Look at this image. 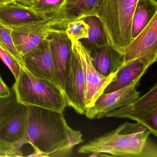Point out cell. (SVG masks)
Masks as SVG:
<instances>
[{
  "mask_svg": "<svg viewBox=\"0 0 157 157\" xmlns=\"http://www.w3.org/2000/svg\"><path fill=\"white\" fill-rule=\"evenodd\" d=\"M140 79L124 88L108 93H102L94 105L87 107L84 114L89 119H100L105 117L108 113L130 104L140 97L137 86Z\"/></svg>",
  "mask_w": 157,
  "mask_h": 157,
  "instance_id": "ba28073f",
  "label": "cell"
},
{
  "mask_svg": "<svg viewBox=\"0 0 157 157\" xmlns=\"http://www.w3.org/2000/svg\"><path fill=\"white\" fill-rule=\"evenodd\" d=\"M88 54L95 70L105 77L116 73L124 65V55L109 44L94 48Z\"/></svg>",
  "mask_w": 157,
  "mask_h": 157,
  "instance_id": "e0dca14e",
  "label": "cell"
},
{
  "mask_svg": "<svg viewBox=\"0 0 157 157\" xmlns=\"http://www.w3.org/2000/svg\"><path fill=\"white\" fill-rule=\"evenodd\" d=\"M71 43L72 48L78 56L84 76L86 108L91 107L94 105L97 98L103 93L117 71L106 77L101 75L93 66L89 54L80 41Z\"/></svg>",
  "mask_w": 157,
  "mask_h": 157,
  "instance_id": "52a82bcc",
  "label": "cell"
},
{
  "mask_svg": "<svg viewBox=\"0 0 157 157\" xmlns=\"http://www.w3.org/2000/svg\"><path fill=\"white\" fill-rule=\"evenodd\" d=\"M34 0H17L18 2H20L21 4H24L27 6H29L30 3Z\"/></svg>",
  "mask_w": 157,
  "mask_h": 157,
  "instance_id": "83f0119b",
  "label": "cell"
},
{
  "mask_svg": "<svg viewBox=\"0 0 157 157\" xmlns=\"http://www.w3.org/2000/svg\"><path fill=\"white\" fill-rule=\"evenodd\" d=\"M0 58L9 68L14 76L15 80L19 77L21 68L22 66L20 62L7 49L0 44Z\"/></svg>",
  "mask_w": 157,
  "mask_h": 157,
  "instance_id": "603a6c76",
  "label": "cell"
},
{
  "mask_svg": "<svg viewBox=\"0 0 157 157\" xmlns=\"http://www.w3.org/2000/svg\"><path fill=\"white\" fill-rule=\"evenodd\" d=\"M19 103L63 113L67 106L62 90L48 81L38 78L21 67L12 88Z\"/></svg>",
  "mask_w": 157,
  "mask_h": 157,
  "instance_id": "3957f363",
  "label": "cell"
},
{
  "mask_svg": "<svg viewBox=\"0 0 157 157\" xmlns=\"http://www.w3.org/2000/svg\"><path fill=\"white\" fill-rule=\"evenodd\" d=\"M102 0H65L56 12L48 15L51 28L65 30L68 24L84 17H98Z\"/></svg>",
  "mask_w": 157,
  "mask_h": 157,
  "instance_id": "9c48e42d",
  "label": "cell"
},
{
  "mask_svg": "<svg viewBox=\"0 0 157 157\" xmlns=\"http://www.w3.org/2000/svg\"><path fill=\"white\" fill-rule=\"evenodd\" d=\"M63 94L67 105L80 114L86 111L85 85L79 60L71 47V52L67 66Z\"/></svg>",
  "mask_w": 157,
  "mask_h": 157,
  "instance_id": "8992f818",
  "label": "cell"
},
{
  "mask_svg": "<svg viewBox=\"0 0 157 157\" xmlns=\"http://www.w3.org/2000/svg\"><path fill=\"white\" fill-rule=\"evenodd\" d=\"M24 156L20 149L0 141V157H19Z\"/></svg>",
  "mask_w": 157,
  "mask_h": 157,
  "instance_id": "d4e9b609",
  "label": "cell"
},
{
  "mask_svg": "<svg viewBox=\"0 0 157 157\" xmlns=\"http://www.w3.org/2000/svg\"><path fill=\"white\" fill-rule=\"evenodd\" d=\"M150 134L145 126L126 122L81 146L78 152L93 157H157V146L149 138Z\"/></svg>",
  "mask_w": 157,
  "mask_h": 157,
  "instance_id": "7a4b0ae2",
  "label": "cell"
},
{
  "mask_svg": "<svg viewBox=\"0 0 157 157\" xmlns=\"http://www.w3.org/2000/svg\"><path fill=\"white\" fill-rule=\"evenodd\" d=\"M82 19L88 25L89 30L88 37L79 41L88 53L94 48L109 44L106 33L99 17L89 16Z\"/></svg>",
  "mask_w": 157,
  "mask_h": 157,
  "instance_id": "d6986e66",
  "label": "cell"
},
{
  "mask_svg": "<svg viewBox=\"0 0 157 157\" xmlns=\"http://www.w3.org/2000/svg\"><path fill=\"white\" fill-rule=\"evenodd\" d=\"M18 103L13 90L12 94L10 97L0 99V123Z\"/></svg>",
  "mask_w": 157,
  "mask_h": 157,
  "instance_id": "cb8c5ba5",
  "label": "cell"
},
{
  "mask_svg": "<svg viewBox=\"0 0 157 157\" xmlns=\"http://www.w3.org/2000/svg\"><path fill=\"white\" fill-rule=\"evenodd\" d=\"M47 22L12 28L13 43L21 56L34 49L46 38L52 28Z\"/></svg>",
  "mask_w": 157,
  "mask_h": 157,
  "instance_id": "2e32d148",
  "label": "cell"
},
{
  "mask_svg": "<svg viewBox=\"0 0 157 157\" xmlns=\"http://www.w3.org/2000/svg\"><path fill=\"white\" fill-rule=\"evenodd\" d=\"M65 0H34L29 7L40 14L48 15L56 12L63 4Z\"/></svg>",
  "mask_w": 157,
  "mask_h": 157,
  "instance_id": "7402d4cb",
  "label": "cell"
},
{
  "mask_svg": "<svg viewBox=\"0 0 157 157\" xmlns=\"http://www.w3.org/2000/svg\"><path fill=\"white\" fill-rule=\"evenodd\" d=\"M89 30V25L82 19L68 24L65 29L67 36L71 42L87 38Z\"/></svg>",
  "mask_w": 157,
  "mask_h": 157,
  "instance_id": "ffe728a7",
  "label": "cell"
},
{
  "mask_svg": "<svg viewBox=\"0 0 157 157\" xmlns=\"http://www.w3.org/2000/svg\"><path fill=\"white\" fill-rule=\"evenodd\" d=\"M0 44L20 62L24 67L21 55L17 50L12 36V28L0 23Z\"/></svg>",
  "mask_w": 157,
  "mask_h": 157,
  "instance_id": "44dd1931",
  "label": "cell"
},
{
  "mask_svg": "<svg viewBox=\"0 0 157 157\" xmlns=\"http://www.w3.org/2000/svg\"><path fill=\"white\" fill-rule=\"evenodd\" d=\"M49 17L35 12L17 1L0 8V23L10 28H17L47 22Z\"/></svg>",
  "mask_w": 157,
  "mask_h": 157,
  "instance_id": "4fadbf2b",
  "label": "cell"
},
{
  "mask_svg": "<svg viewBox=\"0 0 157 157\" xmlns=\"http://www.w3.org/2000/svg\"><path fill=\"white\" fill-rule=\"evenodd\" d=\"M13 90L9 88L0 75V99L8 98L12 94Z\"/></svg>",
  "mask_w": 157,
  "mask_h": 157,
  "instance_id": "484cf974",
  "label": "cell"
},
{
  "mask_svg": "<svg viewBox=\"0 0 157 157\" xmlns=\"http://www.w3.org/2000/svg\"><path fill=\"white\" fill-rule=\"evenodd\" d=\"M157 60V55L145 56L129 61L117 71L103 93H108L124 88L140 79L148 68Z\"/></svg>",
  "mask_w": 157,
  "mask_h": 157,
  "instance_id": "5bb4252c",
  "label": "cell"
},
{
  "mask_svg": "<svg viewBox=\"0 0 157 157\" xmlns=\"http://www.w3.org/2000/svg\"><path fill=\"white\" fill-rule=\"evenodd\" d=\"M156 13V0H138L132 17L131 41L143 31Z\"/></svg>",
  "mask_w": 157,
  "mask_h": 157,
  "instance_id": "ac0fdd59",
  "label": "cell"
},
{
  "mask_svg": "<svg viewBox=\"0 0 157 157\" xmlns=\"http://www.w3.org/2000/svg\"><path fill=\"white\" fill-rule=\"evenodd\" d=\"M17 1V0H0V8L8 4V3L13 1Z\"/></svg>",
  "mask_w": 157,
  "mask_h": 157,
  "instance_id": "4316f807",
  "label": "cell"
},
{
  "mask_svg": "<svg viewBox=\"0 0 157 157\" xmlns=\"http://www.w3.org/2000/svg\"><path fill=\"white\" fill-rule=\"evenodd\" d=\"M22 60L24 67L30 74L48 81L60 89L46 38L34 49L22 56Z\"/></svg>",
  "mask_w": 157,
  "mask_h": 157,
  "instance_id": "8fae6325",
  "label": "cell"
},
{
  "mask_svg": "<svg viewBox=\"0 0 157 157\" xmlns=\"http://www.w3.org/2000/svg\"><path fill=\"white\" fill-rule=\"evenodd\" d=\"M26 108L29 144L44 157H69L83 142L81 131L69 126L63 113L32 105Z\"/></svg>",
  "mask_w": 157,
  "mask_h": 157,
  "instance_id": "6da1fadb",
  "label": "cell"
},
{
  "mask_svg": "<svg viewBox=\"0 0 157 157\" xmlns=\"http://www.w3.org/2000/svg\"><path fill=\"white\" fill-rule=\"evenodd\" d=\"M138 0H102L98 17L109 44L124 55L131 42L132 17Z\"/></svg>",
  "mask_w": 157,
  "mask_h": 157,
  "instance_id": "277c9868",
  "label": "cell"
},
{
  "mask_svg": "<svg viewBox=\"0 0 157 157\" xmlns=\"http://www.w3.org/2000/svg\"><path fill=\"white\" fill-rule=\"evenodd\" d=\"M152 55H157V13L127 48L124 65L136 59Z\"/></svg>",
  "mask_w": 157,
  "mask_h": 157,
  "instance_id": "9a60e30c",
  "label": "cell"
},
{
  "mask_svg": "<svg viewBox=\"0 0 157 157\" xmlns=\"http://www.w3.org/2000/svg\"><path fill=\"white\" fill-rule=\"evenodd\" d=\"M105 117L129 118L145 126L157 136V84L130 104L108 113Z\"/></svg>",
  "mask_w": 157,
  "mask_h": 157,
  "instance_id": "5b68a950",
  "label": "cell"
},
{
  "mask_svg": "<svg viewBox=\"0 0 157 157\" xmlns=\"http://www.w3.org/2000/svg\"><path fill=\"white\" fill-rule=\"evenodd\" d=\"M46 39L58 79L60 89L63 91L67 66L71 52L72 43L65 30L51 28Z\"/></svg>",
  "mask_w": 157,
  "mask_h": 157,
  "instance_id": "7c38bea8",
  "label": "cell"
},
{
  "mask_svg": "<svg viewBox=\"0 0 157 157\" xmlns=\"http://www.w3.org/2000/svg\"><path fill=\"white\" fill-rule=\"evenodd\" d=\"M26 106L18 103L0 123V141L20 149L29 144Z\"/></svg>",
  "mask_w": 157,
  "mask_h": 157,
  "instance_id": "30bf717a",
  "label": "cell"
}]
</instances>
